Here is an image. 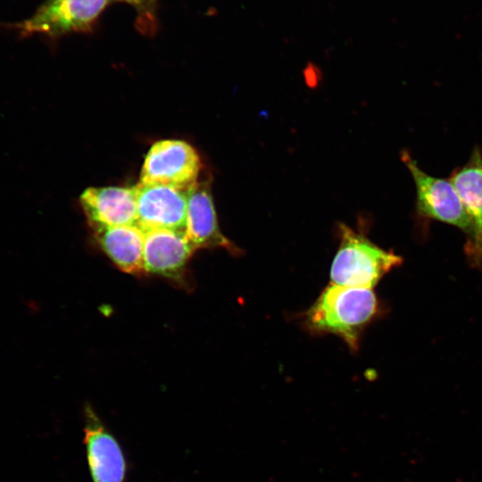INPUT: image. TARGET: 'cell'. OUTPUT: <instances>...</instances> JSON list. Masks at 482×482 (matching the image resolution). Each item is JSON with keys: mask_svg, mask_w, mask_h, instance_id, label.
Wrapping results in <instances>:
<instances>
[{"mask_svg": "<svg viewBox=\"0 0 482 482\" xmlns=\"http://www.w3.org/2000/svg\"><path fill=\"white\" fill-rule=\"evenodd\" d=\"M110 0H46L27 20L11 26L23 37H59L91 29Z\"/></svg>", "mask_w": 482, "mask_h": 482, "instance_id": "obj_4", "label": "cell"}, {"mask_svg": "<svg viewBox=\"0 0 482 482\" xmlns=\"http://www.w3.org/2000/svg\"><path fill=\"white\" fill-rule=\"evenodd\" d=\"M131 5L137 12V25L141 31L153 32L156 28L157 0H119Z\"/></svg>", "mask_w": 482, "mask_h": 482, "instance_id": "obj_13", "label": "cell"}, {"mask_svg": "<svg viewBox=\"0 0 482 482\" xmlns=\"http://www.w3.org/2000/svg\"><path fill=\"white\" fill-rule=\"evenodd\" d=\"M185 235L195 250L221 248L232 255L241 253L220 229L209 180H198L188 190Z\"/></svg>", "mask_w": 482, "mask_h": 482, "instance_id": "obj_8", "label": "cell"}, {"mask_svg": "<svg viewBox=\"0 0 482 482\" xmlns=\"http://www.w3.org/2000/svg\"><path fill=\"white\" fill-rule=\"evenodd\" d=\"M201 168L199 155L192 145L181 140H161L149 149L138 183L188 191L198 181Z\"/></svg>", "mask_w": 482, "mask_h": 482, "instance_id": "obj_5", "label": "cell"}, {"mask_svg": "<svg viewBox=\"0 0 482 482\" xmlns=\"http://www.w3.org/2000/svg\"><path fill=\"white\" fill-rule=\"evenodd\" d=\"M89 225L102 250L120 270L136 276L145 274V231L137 224Z\"/></svg>", "mask_w": 482, "mask_h": 482, "instance_id": "obj_12", "label": "cell"}, {"mask_svg": "<svg viewBox=\"0 0 482 482\" xmlns=\"http://www.w3.org/2000/svg\"><path fill=\"white\" fill-rule=\"evenodd\" d=\"M402 161L409 170L416 187L415 212L423 220H438L471 235V224L450 179L423 171L411 155L403 151Z\"/></svg>", "mask_w": 482, "mask_h": 482, "instance_id": "obj_3", "label": "cell"}, {"mask_svg": "<svg viewBox=\"0 0 482 482\" xmlns=\"http://www.w3.org/2000/svg\"><path fill=\"white\" fill-rule=\"evenodd\" d=\"M340 243L330 268L335 285L373 288L403 259L386 251L345 224L338 225Z\"/></svg>", "mask_w": 482, "mask_h": 482, "instance_id": "obj_2", "label": "cell"}, {"mask_svg": "<svg viewBox=\"0 0 482 482\" xmlns=\"http://www.w3.org/2000/svg\"><path fill=\"white\" fill-rule=\"evenodd\" d=\"M86 459L92 482H126L128 461L118 438L90 404H85Z\"/></svg>", "mask_w": 482, "mask_h": 482, "instance_id": "obj_6", "label": "cell"}, {"mask_svg": "<svg viewBox=\"0 0 482 482\" xmlns=\"http://www.w3.org/2000/svg\"><path fill=\"white\" fill-rule=\"evenodd\" d=\"M137 224L144 230L185 231L187 193L165 185L137 184Z\"/></svg>", "mask_w": 482, "mask_h": 482, "instance_id": "obj_7", "label": "cell"}, {"mask_svg": "<svg viewBox=\"0 0 482 482\" xmlns=\"http://www.w3.org/2000/svg\"><path fill=\"white\" fill-rule=\"evenodd\" d=\"M471 224L466 253L477 267H482V151L474 147L468 162L454 169L449 178Z\"/></svg>", "mask_w": 482, "mask_h": 482, "instance_id": "obj_10", "label": "cell"}, {"mask_svg": "<svg viewBox=\"0 0 482 482\" xmlns=\"http://www.w3.org/2000/svg\"><path fill=\"white\" fill-rule=\"evenodd\" d=\"M378 312L372 288L328 286L305 313L304 324L313 333L341 337L355 351L361 334Z\"/></svg>", "mask_w": 482, "mask_h": 482, "instance_id": "obj_1", "label": "cell"}, {"mask_svg": "<svg viewBox=\"0 0 482 482\" xmlns=\"http://www.w3.org/2000/svg\"><path fill=\"white\" fill-rule=\"evenodd\" d=\"M195 251L185 231L152 229L145 231L144 267L172 281L185 282L187 263Z\"/></svg>", "mask_w": 482, "mask_h": 482, "instance_id": "obj_9", "label": "cell"}, {"mask_svg": "<svg viewBox=\"0 0 482 482\" xmlns=\"http://www.w3.org/2000/svg\"><path fill=\"white\" fill-rule=\"evenodd\" d=\"M137 185L129 187H89L80 196L89 224L120 226L137 224Z\"/></svg>", "mask_w": 482, "mask_h": 482, "instance_id": "obj_11", "label": "cell"}]
</instances>
